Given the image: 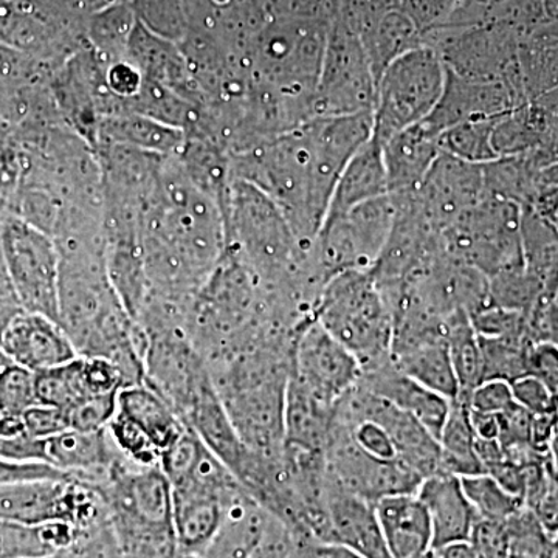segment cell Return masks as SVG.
Wrapping results in <instances>:
<instances>
[{
    "mask_svg": "<svg viewBox=\"0 0 558 558\" xmlns=\"http://www.w3.org/2000/svg\"><path fill=\"white\" fill-rule=\"evenodd\" d=\"M497 110L495 84L462 78L449 70L442 98L424 121L436 134H440L447 128L464 121L490 120Z\"/></svg>",
    "mask_w": 558,
    "mask_h": 558,
    "instance_id": "cell-24",
    "label": "cell"
},
{
    "mask_svg": "<svg viewBox=\"0 0 558 558\" xmlns=\"http://www.w3.org/2000/svg\"><path fill=\"white\" fill-rule=\"evenodd\" d=\"M359 385L409 413L436 438L449 417L453 402L407 376L391 362V357L379 365L363 369Z\"/></svg>",
    "mask_w": 558,
    "mask_h": 558,
    "instance_id": "cell-16",
    "label": "cell"
},
{
    "mask_svg": "<svg viewBox=\"0 0 558 558\" xmlns=\"http://www.w3.org/2000/svg\"><path fill=\"white\" fill-rule=\"evenodd\" d=\"M22 312L24 310H22L20 296H17L16 289H14L13 281H11L2 248H0V333Z\"/></svg>",
    "mask_w": 558,
    "mask_h": 558,
    "instance_id": "cell-43",
    "label": "cell"
},
{
    "mask_svg": "<svg viewBox=\"0 0 558 558\" xmlns=\"http://www.w3.org/2000/svg\"><path fill=\"white\" fill-rule=\"evenodd\" d=\"M326 464L341 487L371 502L391 495L417 494L424 481L403 462L380 461L360 450L336 421L326 449Z\"/></svg>",
    "mask_w": 558,
    "mask_h": 558,
    "instance_id": "cell-10",
    "label": "cell"
},
{
    "mask_svg": "<svg viewBox=\"0 0 558 558\" xmlns=\"http://www.w3.org/2000/svg\"><path fill=\"white\" fill-rule=\"evenodd\" d=\"M314 319L362 363V369L389 359L395 315L371 271L348 270L323 286Z\"/></svg>",
    "mask_w": 558,
    "mask_h": 558,
    "instance_id": "cell-4",
    "label": "cell"
},
{
    "mask_svg": "<svg viewBox=\"0 0 558 558\" xmlns=\"http://www.w3.org/2000/svg\"><path fill=\"white\" fill-rule=\"evenodd\" d=\"M54 70L24 51L0 46V121L24 128L62 120L51 90Z\"/></svg>",
    "mask_w": 558,
    "mask_h": 558,
    "instance_id": "cell-9",
    "label": "cell"
},
{
    "mask_svg": "<svg viewBox=\"0 0 558 558\" xmlns=\"http://www.w3.org/2000/svg\"><path fill=\"white\" fill-rule=\"evenodd\" d=\"M484 194L483 165L440 153L414 197L429 226L440 233L462 213L486 199Z\"/></svg>",
    "mask_w": 558,
    "mask_h": 558,
    "instance_id": "cell-11",
    "label": "cell"
},
{
    "mask_svg": "<svg viewBox=\"0 0 558 558\" xmlns=\"http://www.w3.org/2000/svg\"><path fill=\"white\" fill-rule=\"evenodd\" d=\"M371 135L373 113L314 117L263 145L230 156V175L269 196L310 253L341 172Z\"/></svg>",
    "mask_w": 558,
    "mask_h": 558,
    "instance_id": "cell-1",
    "label": "cell"
},
{
    "mask_svg": "<svg viewBox=\"0 0 558 558\" xmlns=\"http://www.w3.org/2000/svg\"><path fill=\"white\" fill-rule=\"evenodd\" d=\"M461 484L480 520L505 524L524 509L523 499L510 494L488 473L461 476Z\"/></svg>",
    "mask_w": 558,
    "mask_h": 558,
    "instance_id": "cell-30",
    "label": "cell"
},
{
    "mask_svg": "<svg viewBox=\"0 0 558 558\" xmlns=\"http://www.w3.org/2000/svg\"><path fill=\"white\" fill-rule=\"evenodd\" d=\"M117 411L145 429L161 453L186 428L174 410L146 384L121 389Z\"/></svg>",
    "mask_w": 558,
    "mask_h": 558,
    "instance_id": "cell-26",
    "label": "cell"
},
{
    "mask_svg": "<svg viewBox=\"0 0 558 558\" xmlns=\"http://www.w3.org/2000/svg\"><path fill=\"white\" fill-rule=\"evenodd\" d=\"M440 470L453 475L469 476L484 472L476 451V435L470 421V409L464 400L451 402V410L446 424L440 429Z\"/></svg>",
    "mask_w": 558,
    "mask_h": 558,
    "instance_id": "cell-27",
    "label": "cell"
},
{
    "mask_svg": "<svg viewBox=\"0 0 558 558\" xmlns=\"http://www.w3.org/2000/svg\"><path fill=\"white\" fill-rule=\"evenodd\" d=\"M447 339L459 385L458 398H465L484 381L483 349L469 314H454L447 318Z\"/></svg>",
    "mask_w": 558,
    "mask_h": 558,
    "instance_id": "cell-28",
    "label": "cell"
},
{
    "mask_svg": "<svg viewBox=\"0 0 558 558\" xmlns=\"http://www.w3.org/2000/svg\"><path fill=\"white\" fill-rule=\"evenodd\" d=\"M377 98V80L371 64L360 58L329 57L323 61L315 117L373 113Z\"/></svg>",
    "mask_w": 558,
    "mask_h": 558,
    "instance_id": "cell-15",
    "label": "cell"
},
{
    "mask_svg": "<svg viewBox=\"0 0 558 558\" xmlns=\"http://www.w3.org/2000/svg\"><path fill=\"white\" fill-rule=\"evenodd\" d=\"M83 359L84 380L92 396L120 392L124 388V377L121 371L108 359Z\"/></svg>",
    "mask_w": 558,
    "mask_h": 558,
    "instance_id": "cell-40",
    "label": "cell"
},
{
    "mask_svg": "<svg viewBox=\"0 0 558 558\" xmlns=\"http://www.w3.org/2000/svg\"><path fill=\"white\" fill-rule=\"evenodd\" d=\"M110 439L124 458L145 468H159L161 451L145 429L117 411L108 427Z\"/></svg>",
    "mask_w": 558,
    "mask_h": 558,
    "instance_id": "cell-33",
    "label": "cell"
},
{
    "mask_svg": "<svg viewBox=\"0 0 558 558\" xmlns=\"http://www.w3.org/2000/svg\"><path fill=\"white\" fill-rule=\"evenodd\" d=\"M226 250L223 205L167 157L143 222L146 299L193 303Z\"/></svg>",
    "mask_w": 558,
    "mask_h": 558,
    "instance_id": "cell-2",
    "label": "cell"
},
{
    "mask_svg": "<svg viewBox=\"0 0 558 558\" xmlns=\"http://www.w3.org/2000/svg\"><path fill=\"white\" fill-rule=\"evenodd\" d=\"M549 453L550 458H553L554 468H556L558 472V424L556 433H554L553 440H550Z\"/></svg>",
    "mask_w": 558,
    "mask_h": 558,
    "instance_id": "cell-46",
    "label": "cell"
},
{
    "mask_svg": "<svg viewBox=\"0 0 558 558\" xmlns=\"http://www.w3.org/2000/svg\"><path fill=\"white\" fill-rule=\"evenodd\" d=\"M480 341L483 349L484 380L498 379L512 384L526 374L527 351L534 341L523 340V337H480Z\"/></svg>",
    "mask_w": 558,
    "mask_h": 558,
    "instance_id": "cell-32",
    "label": "cell"
},
{
    "mask_svg": "<svg viewBox=\"0 0 558 558\" xmlns=\"http://www.w3.org/2000/svg\"><path fill=\"white\" fill-rule=\"evenodd\" d=\"M325 505L328 545L341 546L362 558H392L374 502L341 487L329 472Z\"/></svg>",
    "mask_w": 558,
    "mask_h": 558,
    "instance_id": "cell-13",
    "label": "cell"
},
{
    "mask_svg": "<svg viewBox=\"0 0 558 558\" xmlns=\"http://www.w3.org/2000/svg\"><path fill=\"white\" fill-rule=\"evenodd\" d=\"M349 413L373 418L387 429L399 459L422 478L440 470L439 440L409 413L357 385L340 400Z\"/></svg>",
    "mask_w": 558,
    "mask_h": 558,
    "instance_id": "cell-12",
    "label": "cell"
},
{
    "mask_svg": "<svg viewBox=\"0 0 558 558\" xmlns=\"http://www.w3.org/2000/svg\"><path fill=\"white\" fill-rule=\"evenodd\" d=\"M296 539L284 523L270 517L258 548L248 558H292Z\"/></svg>",
    "mask_w": 558,
    "mask_h": 558,
    "instance_id": "cell-42",
    "label": "cell"
},
{
    "mask_svg": "<svg viewBox=\"0 0 558 558\" xmlns=\"http://www.w3.org/2000/svg\"><path fill=\"white\" fill-rule=\"evenodd\" d=\"M362 363L314 318L296 333L290 377L315 398L336 407L362 379Z\"/></svg>",
    "mask_w": 558,
    "mask_h": 558,
    "instance_id": "cell-8",
    "label": "cell"
},
{
    "mask_svg": "<svg viewBox=\"0 0 558 558\" xmlns=\"http://www.w3.org/2000/svg\"><path fill=\"white\" fill-rule=\"evenodd\" d=\"M100 488L124 558H179L172 486L160 468L121 457Z\"/></svg>",
    "mask_w": 558,
    "mask_h": 558,
    "instance_id": "cell-3",
    "label": "cell"
},
{
    "mask_svg": "<svg viewBox=\"0 0 558 558\" xmlns=\"http://www.w3.org/2000/svg\"><path fill=\"white\" fill-rule=\"evenodd\" d=\"M11 360L9 359V355L3 352V349L0 348V373H2L3 368H5L7 365H10Z\"/></svg>",
    "mask_w": 558,
    "mask_h": 558,
    "instance_id": "cell-47",
    "label": "cell"
},
{
    "mask_svg": "<svg viewBox=\"0 0 558 558\" xmlns=\"http://www.w3.org/2000/svg\"><path fill=\"white\" fill-rule=\"evenodd\" d=\"M36 396L40 405L54 407L65 413L81 400L89 398L92 395L84 380L83 359L78 355L57 368L36 373Z\"/></svg>",
    "mask_w": 558,
    "mask_h": 558,
    "instance_id": "cell-29",
    "label": "cell"
},
{
    "mask_svg": "<svg viewBox=\"0 0 558 558\" xmlns=\"http://www.w3.org/2000/svg\"><path fill=\"white\" fill-rule=\"evenodd\" d=\"M416 558H440L439 554L436 553L435 549L428 550V553L422 554V556H418Z\"/></svg>",
    "mask_w": 558,
    "mask_h": 558,
    "instance_id": "cell-48",
    "label": "cell"
},
{
    "mask_svg": "<svg viewBox=\"0 0 558 558\" xmlns=\"http://www.w3.org/2000/svg\"><path fill=\"white\" fill-rule=\"evenodd\" d=\"M417 497L427 509L433 532V549L472 539L480 519L453 473H433L422 481Z\"/></svg>",
    "mask_w": 558,
    "mask_h": 558,
    "instance_id": "cell-17",
    "label": "cell"
},
{
    "mask_svg": "<svg viewBox=\"0 0 558 558\" xmlns=\"http://www.w3.org/2000/svg\"><path fill=\"white\" fill-rule=\"evenodd\" d=\"M43 442L47 464L98 487L108 481L110 470L123 457L108 429L89 433L69 428Z\"/></svg>",
    "mask_w": 558,
    "mask_h": 558,
    "instance_id": "cell-18",
    "label": "cell"
},
{
    "mask_svg": "<svg viewBox=\"0 0 558 558\" xmlns=\"http://www.w3.org/2000/svg\"><path fill=\"white\" fill-rule=\"evenodd\" d=\"M468 403L476 413L501 414L517 405L512 387L506 380H484L473 388L465 398H458Z\"/></svg>",
    "mask_w": 558,
    "mask_h": 558,
    "instance_id": "cell-37",
    "label": "cell"
},
{
    "mask_svg": "<svg viewBox=\"0 0 558 558\" xmlns=\"http://www.w3.org/2000/svg\"><path fill=\"white\" fill-rule=\"evenodd\" d=\"M392 558H416L433 549L432 523L417 494H400L374 502Z\"/></svg>",
    "mask_w": 558,
    "mask_h": 558,
    "instance_id": "cell-20",
    "label": "cell"
},
{
    "mask_svg": "<svg viewBox=\"0 0 558 558\" xmlns=\"http://www.w3.org/2000/svg\"><path fill=\"white\" fill-rule=\"evenodd\" d=\"M38 405L36 373L11 362L0 373V413L22 416Z\"/></svg>",
    "mask_w": 558,
    "mask_h": 558,
    "instance_id": "cell-34",
    "label": "cell"
},
{
    "mask_svg": "<svg viewBox=\"0 0 558 558\" xmlns=\"http://www.w3.org/2000/svg\"><path fill=\"white\" fill-rule=\"evenodd\" d=\"M512 387L513 399L517 405L526 410L532 416H545V414L558 413L556 403L550 398L549 392L535 377L524 374L519 379L510 384Z\"/></svg>",
    "mask_w": 558,
    "mask_h": 558,
    "instance_id": "cell-39",
    "label": "cell"
},
{
    "mask_svg": "<svg viewBox=\"0 0 558 558\" xmlns=\"http://www.w3.org/2000/svg\"><path fill=\"white\" fill-rule=\"evenodd\" d=\"M46 558H69L68 550H64V553L57 554V556L46 557Z\"/></svg>",
    "mask_w": 558,
    "mask_h": 558,
    "instance_id": "cell-49",
    "label": "cell"
},
{
    "mask_svg": "<svg viewBox=\"0 0 558 558\" xmlns=\"http://www.w3.org/2000/svg\"><path fill=\"white\" fill-rule=\"evenodd\" d=\"M438 138L439 134L421 121L381 145L389 196L416 193L439 157Z\"/></svg>",
    "mask_w": 558,
    "mask_h": 558,
    "instance_id": "cell-19",
    "label": "cell"
},
{
    "mask_svg": "<svg viewBox=\"0 0 558 558\" xmlns=\"http://www.w3.org/2000/svg\"><path fill=\"white\" fill-rule=\"evenodd\" d=\"M526 374L546 388L558 409V344L546 340L534 341L527 351Z\"/></svg>",
    "mask_w": 558,
    "mask_h": 558,
    "instance_id": "cell-36",
    "label": "cell"
},
{
    "mask_svg": "<svg viewBox=\"0 0 558 558\" xmlns=\"http://www.w3.org/2000/svg\"><path fill=\"white\" fill-rule=\"evenodd\" d=\"M89 534V532H87ZM84 532L72 524H22L0 520V558H46L72 548Z\"/></svg>",
    "mask_w": 558,
    "mask_h": 558,
    "instance_id": "cell-25",
    "label": "cell"
},
{
    "mask_svg": "<svg viewBox=\"0 0 558 558\" xmlns=\"http://www.w3.org/2000/svg\"><path fill=\"white\" fill-rule=\"evenodd\" d=\"M388 194L384 148L379 140L371 135L368 142L352 156L341 172L326 218L341 215L357 205Z\"/></svg>",
    "mask_w": 558,
    "mask_h": 558,
    "instance_id": "cell-21",
    "label": "cell"
},
{
    "mask_svg": "<svg viewBox=\"0 0 558 558\" xmlns=\"http://www.w3.org/2000/svg\"><path fill=\"white\" fill-rule=\"evenodd\" d=\"M117 409L119 392L89 396L68 411L70 428L89 433L108 429Z\"/></svg>",
    "mask_w": 558,
    "mask_h": 558,
    "instance_id": "cell-35",
    "label": "cell"
},
{
    "mask_svg": "<svg viewBox=\"0 0 558 558\" xmlns=\"http://www.w3.org/2000/svg\"><path fill=\"white\" fill-rule=\"evenodd\" d=\"M396 220L392 197L365 202L323 222L310 252L319 284L348 270L371 271L379 260Z\"/></svg>",
    "mask_w": 558,
    "mask_h": 558,
    "instance_id": "cell-5",
    "label": "cell"
},
{
    "mask_svg": "<svg viewBox=\"0 0 558 558\" xmlns=\"http://www.w3.org/2000/svg\"><path fill=\"white\" fill-rule=\"evenodd\" d=\"M336 409L337 405L315 398L290 377L284 411V446L326 453Z\"/></svg>",
    "mask_w": 558,
    "mask_h": 558,
    "instance_id": "cell-22",
    "label": "cell"
},
{
    "mask_svg": "<svg viewBox=\"0 0 558 558\" xmlns=\"http://www.w3.org/2000/svg\"><path fill=\"white\" fill-rule=\"evenodd\" d=\"M185 132L168 126L137 112H120L102 120L97 132L95 149L100 146H126V148L178 156L185 143Z\"/></svg>",
    "mask_w": 558,
    "mask_h": 558,
    "instance_id": "cell-23",
    "label": "cell"
},
{
    "mask_svg": "<svg viewBox=\"0 0 558 558\" xmlns=\"http://www.w3.org/2000/svg\"><path fill=\"white\" fill-rule=\"evenodd\" d=\"M323 556L325 558H362L357 554L337 545H323Z\"/></svg>",
    "mask_w": 558,
    "mask_h": 558,
    "instance_id": "cell-45",
    "label": "cell"
},
{
    "mask_svg": "<svg viewBox=\"0 0 558 558\" xmlns=\"http://www.w3.org/2000/svg\"><path fill=\"white\" fill-rule=\"evenodd\" d=\"M69 473L40 461H14L0 458V487L39 480L69 478Z\"/></svg>",
    "mask_w": 558,
    "mask_h": 558,
    "instance_id": "cell-38",
    "label": "cell"
},
{
    "mask_svg": "<svg viewBox=\"0 0 558 558\" xmlns=\"http://www.w3.org/2000/svg\"><path fill=\"white\" fill-rule=\"evenodd\" d=\"M447 69L425 51L398 58L377 81L373 137L384 145L392 135L427 120L446 89Z\"/></svg>",
    "mask_w": 558,
    "mask_h": 558,
    "instance_id": "cell-6",
    "label": "cell"
},
{
    "mask_svg": "<svg viewBox=\"0 0 558 558\" xmlns=\"http://www.w3.org/2000/svg\"><path fill=\"white\" fill-rule=\"evenodd\" d=\"M0 248L22 310L58 322L61 258L51 236L7 216L0 220Z\"/></svg>",
    "mask_w": 558,
    "mask_h": 558,
    "instance_id": "cell-7",
    "label": "cell"
},
{
    "mask_svg": "<svg viewBox=\"0 0 558 558\" xmlns=\"http://www.w3.org/2000/svg\"><path fill=\"white\" fill-rule=\"evenodd\" d=\"M22 418L28 436L35 439L51 438L70 428L68 413L64 410L40 403L25 411Z\"/></svg>",
    "mask_w": 558,
    "mask_h": 558,
    "instance_id": "cell-41",
    "label": "cell"
},
{
    "mask_svg": "<svg viewBox=\"0 0 558 558\" xmlns=\"http://www.w3.org/2000/svg\"><path fill=\"white\" fill-rule=\"evenodd\" d=\"M492 134H494L492 119L454 124L440 132L438 138L440 153L449 154L459 160L470 161V163H487L497 154L492 143Z\"/></svg>",
    "mask_w": 558,
    "mask_h": 558,
    "instance_id": "cell-31",
    "label": "cell"
},
{
    "mask_svg": "<svg viewBox=\"0 0 558 558\" xmlns=\"http://www.w3.org/2000/svg\"><path fill=\"white\" fill-rule=\"evenodd\" d=\"M0 348L11 362L33 373L57 368L78 357L57 319L25 311L0 333Z\"/></svg>",
    "mask_w": 558,
    "mask_h": 558,
    "instance_id": "cell-14",
    "label": "cell"
},
{
    "mask_svg": "<svg viewBox=\"0 0 558 558\" xmlns=\"http://www.w3.org/2000/svg\"><path fill=\"white\" fill-rule=\"evenodd\" d=\"M440 558H478L472 543H454V545L444 546V548L435 549Z\"/></svg>",
    "mask_w": 558,
    "mask_h": 558,
    "instance_id": "cell-44",
    "label": "cell"
}]
</instances>
